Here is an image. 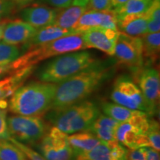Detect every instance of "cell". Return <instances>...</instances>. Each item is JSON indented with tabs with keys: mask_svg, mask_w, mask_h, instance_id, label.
Returning a JSON list of instances; mask_svg holds the SVG:
<instances>
[{
	"mask_svg": "<svg viewBox=\"0 0 160 160\" xmlns=\"http://www.w3.org/2000/svg\"><path fill=\"white\" fill-rule=\"evenodd\" d=\"M115 68L99 61L57 85L51 109L63 108L83 101L113 77Z\"/></svg>",
	"mask_w": 160,
	"mask_h": 160,
	"instance_id": "1",
	"label": "cell"
},
{
	"mask_svg": "<svg viewBox=\"0 0 160 160\" xmlns=\"http://www.w3.org/2000/svg\"><path fill=\"white\" fill-rule=\"evenodd\" d=\"M57 85L45 82H31L21 85L9 101L12 113L22 116H40L51 110Z\"/></svg>",
	"mask_w": 160,
	"mask_h": 160,
	"instance_id": "2",
	"label": "cell"
},
{
	"mask_svg": "<svg viewBox=\"0 0 160 160\" xmlns=\"http://www.w3.org/2000/svg\"><path fill=\"white\" fill-rule=\"evenodd\" d=\"M99 114L93 102L83 100L63 108L51 109L46 119L66 134H72L89 131Z\"/></svg>",
	"mask_w": 160,
	"mask_h": 160,
	"instance_id": "3",
	"label": "cell"
},
{
	"mask_svg": "<svg viewBox=\"0 0 160 160\" xmlns=\"http://www.w3.org/2000/svg\"><path fill=\"white\" fill-rule=\"evenodd\" d=\"M99 60L88 51H75L57 56L37 72L41 82L59 84L95 65Z\"/></svg>",
	"mask_w": 160,
	"mask_h": 160,
	"instance_id": "4",
	"label": "cell"
},
{
	"mask_svg": "<svg viewBox=\"0 0 160 160\" xmlns=\"http://www.w3.org/2000/svg\"><path fill=\"white\" fill-rule=\"evenodd\" d=\"M87 48L82 33L65 36L42 45L31 48L25 54L11 63V71L34 67L36 64L49 58Z\"/></svg>",
	"mask_w": 160,
	"mask_h": 160,
	"instance_id": "5",
	"label": "cell"
},
{
	"mask_svg": "<svg viewBox=\"0 0 160 160\" xmlns=\"http://www.w3.org/2000/svg\"><path fill=\"white\" fill-rule=\"evenodd\" d=\"M7 123L10 137L23 144L37 143L46 133L45 123L39 116H11Z\"/></svg>",
	"mask_w": 160,
	"mask_h": 160,
	"instance_id": "6",
	"label": "cell"
},
{
	"mask_svg": "<svg viewBox=\"0 0 160 160\" xmlns=\"http://www.w3.org/2000/svg\"><path fill=\"white\" fill-rule=\"evenodd\" d=\"M114 103L132 110L144 111L150 117V110L139 86L129 75H120L116 79L111 93Z\"/></svg>",
	"mask_w": 160,
	"mask_h": 160,
	"instance_id": "7",
	"label": "cell"
},
{
	"mask_svg": "<svg viewBox=\"0 0 160 160\" xmlns=\"http://www.w3.org/2000/svg\"><path fill=\"white\" fill-rule=\"evenodd\" d=\"M150 116L145 112L133 119L120 122L116 130V140L130 149L149 146L147 132Z\"/></svg>",
	"mask_w": 160,
	"mask_h": 160,
	"instance_id": "8",
	"label": "cell"
},
{
	"mask_svg": "<svg viewBox=\"0 0 160 160\" xmlns=\"http://www.w3.org/2000/svg\"><path fill=\"white\" fill-rule=\"evenodd\" d=\"M113 56L119 64L128 67L133 73L137 72L145 64L141 37H131L119 32Z\"/></svg>",
	"mask_w": 160,
	"mask_h": 160,
	"instance_id": "9",
	"label": "cell"
},
{
	"mask_svg": "<svg viewBox=\"0 0 160 160\" xmlns=\"http://www.w3.org/2000/svg\"><path fill=\"white\" fill-rule=\"evenodd\" d=\"M68 134L52 127L40 139L39 150L47 160H73V153Z\"/></svg>",
	"mask_w": 160,
	"mask_h": 160,
	"instance_id": "10",
	"label": "cell"
},
{
	"mask_svg": "<svg viewBox=\"0 0 160 160\" xmlns=\"http://www.w3.org/2000/svg\"><path fill=\"white\" fill-rule=\"evenodd\" d=\"M137 73V82L148 105L150 115L157 112L160 94V76L154 68L143 67Z\"/></svg>",
	"mask_w": 160,
	"mask_h": 160,
	"instance_id": "11",
	"label": "cell"
},
{
	"mask_svg": "<svg viewBox=\"0 0 160 160\" xmlns=\"http://www.w3.org/2000/svg\"><path fill=\"white\" fill-rule=\"evenodd\" d=\"M119 33L117 30L96 27L83 32L82 35L87 48H96L113 56Z\"/></svg>",
	"mask_w": 160,
	"mask_h": 160,
	"instance_id": "12",
	"label": "cell"
},
{
	"mask_svg": "<svg viewBox=\"0 0 160 160\" xmlns=\"http://www.w3.org/2000/svg\"><path fill=\"white\" fill-rule=\"evenodd\" d=\"M102 27L117 30V19L114 11H94L87 9L80 17L74 30L77 33H83L92 28Z\"/></svg>",
	"mask_w": 160,
	"mask_h": 160,
	"instance_id": "13",
	"label": "cell"
},
{
	"mask_svg": "<svg viewBox=\"0 0 160 160\" xmlns=\"http://www.w3.org/2000/svg\"><path fill=\"white\" fill-rule=\"evenodd\" d=\"M128 150L115 141H102L91 151L81 153L73 160H128Z\"/></svg>",
	"mask_w": 160,
	"mask_h": 160,
	"instance_id": "14",
	"label": "cell"
},
{
	"mask_svg": "<svg viewBox=\"0 0 160 160\" xmlns=\"http://www.w3.org/2000/svg\"><path fill=\"white\" fill-rule=\"evenodd\" d=\"M59 9L46 5H34L25 8L22 11L23 21L33 26L37 30L53 25Z\"/></svg>",
	"mask_w": 160,
	"mask_h": 160,
	"instance_id": "15",
	"label": "cell"
},
{
	"mask_svg": "<svg viewBox=\"0 0 160 160\" xmlns=\"http://www.w3.org/2000/svg\"><path fill=\"white\" fill-rule=\"evenodd\" d=\"M37 30L23 20L7 22L2 33V42L9 45L25 44L35 34Z\"/></svg>",
	"mask_w": 160,
	"mask_h": 160,
	"instance_id": "16",
	"label": "cell"
},
{
	"mask_svg": "<svg viewBox=\"0 0 160 160\" xmlns=\"http://www.w3.org/2000/svg\"><path fill=\"white\" fill-rule=\"evenodd\" d=\"M148 15L146 12L135 14H128L117 19V28L119 32L140 37L147 33Z\"/></svg>",
	"mask_w": 160,
	"mask_h": 160,
	"instance_id": "17",
	"label": "cell"
},
{
	"mask_svg": "<svg viewBox=\"0 0 160 160\" xmlns=\"http://www.w3.org/2000/svg\"><path fill=\"white\" fill-rule=\"evenodd\" d=\"M79 33L71 29H65L59 26L51 25L37 30L31 39L25 44V48H31L53 41L65 36Z\"/></svg>",
	"mask_w": 160,
	"mask_h": 160,
	"instance_id": "18",
	"label": "cell"
},
{
	"mask_svg": "<svg viewBox=\"0 0 160 160\" xmlns=\"http://www.w3.org/2000/svg\"><path fill=\"white\" fill-rule=\"evenodd\" d=\"M34 67H28L13 71L9 77L0 79V100L11 96L33 72Z\"/></svg>",
	"mask_w": 160,
	"mask_h": 160,
	"instance_id": "19",
	"label": "cell"
},
{
	"mask_svg": "<svg viewBox=\"0 0 160 160\" xmlns=\"http://www.w3.org/2000/svg\"><path fill=\"white\" fill-rule=\"evenodd\" d=\"M68 139L74 157L91 151L102 142V140L89 131L72 133L68 137Z\"/></svg>",
	"mask_w": 160,
	"mask_h": 160,
	"instance_id": "20",
	"label": "cell"
},
{
	"mask_svg": "<svg viewBox=\"0 0 160 160\" xmlns=\"http://www.w3.org/2000/svg\"><path fill=\"white\" fill-rule=\"evenodd\" d=\"M120 122L106 115L99 114L89 129L102 141H115V133Z\"/></svg>",
	"mask_w": 160,
	"mask_h": 160,
	"instance_id": "21",
	"label": "cell"
},
{
	"mask_svg": "<svg viewBox=\"0 0 160 160\" xmlns=\"http://www.w3.org/2000/svg\"><path fill=\"white\" fill-rule=\"evenodd\" d=\"M87 9V6L79 5H71L66 8L59 9L53 25L65 29L73 30L80 17Z\"/></svg>",
	"mask_w": 160,
	"mask_h": 160,
	"instance_id": "22",
	"label": "cell"
},
{
	"mask_svg": "<svg viewBox=\"0 0 160 160\" xmlns=\"http://www.w3.org/2000/svg\"><path fill=\"white\" fill-rule=\"evenodd\" d=\"M102 109L106 116L117 120L119 122L128 121L144 112L128 108L114 102H103L102 105Z\"/></svg>",
	"mask_w": 160,
	"mask_h": 160,
	"instance_id": "23",
	"label": "cell"
},
{
	"mask_svg": "<svg viewBox=\"0 0 160 160\" xmlns=\"http://www.w3.org/2000/svg\"><path fill=\"white\" fill-rule=\"evenodd\" d=\"M142 54L144 60L146 58L150 62H153L157 59L160 49V33H145L142 36Z\"/></svg>",
	"mask_w": 160,
	"mask_h": 160,
	"instance_id": "24",
	"label": "cell"
},
{
	"mask_svg": "<svg viewBox=\"0 0 160 160\" xmlns=\"http://www.w3.org/2000/svg\"><path fill=\"white\" fill-rule=\"evenodd\" d=\"M153 0H128L121 7L113 10L117 19L128 14L141 13L147 11Z\"/></svg>",
	"mask_w": 160,
	"mask_h": 160,
	"instance_id": "25",
	"label": "cell"
},
{
	"mask_svg": "<svg viewBox=\"0 0 160 160\" xmlns=\"http://www.w3.org/2000/svg\"><path fill=\"white\" fill-rule=\"evenodd\" d=\"M0 160H29L10 140L0 139Z\"/></svg>",
	"mask_w": 160,
	"mask_h": 160,
	"instance_id": "26",
	"label": "cell"
},
{
	"mask_svg": "<svg viewBox=\"0 0 160 160\" xmlns=\"http://www.w3.org/2000/svg\"><path fill=\"white\" fill-rule=\"evenodd\" d=\"M147 33L159 32L160 30V0H153L147 11Z\"/></svg>",
	"mask_w": 160,
	"mask_h": 160,
	"instance_id": "27",
	"label": "cell"
},
{
	"mask_svg": "<svg viewBox=\"0 0 160 160\" xmlns=\"http://www.w3.org/2000/svg\"><path fill=\"white\" fill-rule=\"evenodd\" d=\"M20 55L19 48L17 45L0 42V66L11 63Z\"/></svg>",
	"mask_w": 160,
	"mask_h": 160,
	"instance_id": "28",
	"label": "cell"
},
{
	"mask_svg": "<svg viewBox=\"0 0 160 160\" xmlns=\"http://www.w3.org/2000/svg\"><path fill=\"white\" fill-rule=\"evenodd\" d=\"M149 146L157 151L160 150V130L159 125L155 119H149V126L147 132Z\"/></svg>",
	"mask_w": 160,
	"mask_h": 160,
	"instance_id": "29",
	"label": "cell"
},
{
	"mask_svg": "<svg viewBox=\"0 0 160 160\" xmlns=\"http://www.w3.org/2000/svg\"><path fill=\"white\" fill-rule=\"evenodd\" d=\"M9 140L12 143H13L15 145H17V147L25 153V155L29 160H47L42 155L37 153V151H35L34 150L31 148L28 147V145H25V144L20 142L17 141V140L13 139V138L11 137L10 138Z\"/></svg>",
	"mask_w": 160,
	"mask_h": 160,
	"instance_id": "30",
	"label": "cell"
},
{
	"mask_svg": "<svg viewBox=\"0 0 160 160\" xmlns=\"http://www.w3.org/2000/svg\"><path fill=\"white\" fill-rule=\"evenodd\" d=\"M10 138L7 123V109L0 108V139L9 140Z\"/></svg>",
	"mask_w": 160,
	"mask_h": 160,
	"instance_id": "31",
	"label": "cell"
},
{
	"mask_svg": "<svg viewBox=\"0 0 160 160\" xmlns=\"http://www.w3.org/2000/svg\"><path fill=\"white\" fill-rule=\"evenodd\" d=\"M88 9L94 11H109L111 10V0H89L87 5Z\"/></svg>",
	"mask_w": 160,
	"mask_h": 160,
	"instance_id": "32",
	"label": "cell"
},
{
	"mask_svg": "<svg viewBox=\"0 0 160 160\" xmlns=\"http://www.w3.org/2000/svg\"><path fill=\"white\" fill-rule=\"evenodd\" d=\"M15 4L11 0H0V20L8 16L14 8Z\"/></svg>",
	"mask_w": 160,
	"mask_h": 160,
	"instance_id": "33",
	"label": "cell"
},
{
	"mask_svg": "<svg viewBox=\"0 0 160 160\" xmlns=\"http://www.w3.org/2000/svg\"><path fill=\"white\" fill-rule=\"evenodd\" d=\"M73 1V0H40V2L51 6L54 8L62 9L71 6Z\"/></svg>",
	"mask_w": 160,
	"mask_h": 160,
	"instance_id": "34",
	"label": "cell"
},
{
	"mask_svg": "<svg viewBox=\"0 0 160 160\" xmlns=\"http://www.w3.org/2000/svg\"><path fill=\"white\" fill-rule=\"evenodd\" d=\"M128 160H146L143 147L128 151Z\"/></svg>",
	"mask_w": 160,
	"mask_h": 160,
	"instance_id": "35",
	"label": "cell"
},
{
	"mask_svg": "<svg viewBox=\"0 0 160 160\" xmlns=\"http://www.w3.org/2000/svg\"><path fill=\"white\" fill-rule=\"evenodd\" d=\"M146 160H160L159 151L150 146L143 147Z\"/></svg>",
	"mask_w": 160,
	"mask_h": 160,
	"instance_id": "36",
	"label": "cell"
},
{
	"mask_svg": "<svg viewBox=\"0 0 160 160\" xmlns=\"http://www.w3.org/2000/svg\"><path fill=\"white\" fill-rule=\"evenodd\" d=\"M11 71V63L5 65H2L0 66V77L6 73H8Z\"/></svg>",
	"mask_w": 160,
	"mask_h": 160,
	"instance_id": "37",
	"label": "cell"
},
{
	"mask_svg": "<svg viewBox=\"0 0 160 160\" xmlns=\"http://www.w3.org/2000/svg\"><path fill=\"white\" fill-rule=\"evenodd\" d=\"M111 5L112 7L118 8L121 7L122 5H123L124 4L127 2L128 0H111Z\"/></svg>",
	"mask_w": 160,
	"mask_h": 160,
	"instance_id": "38",
	"label": "cell"
},
{
	"mask_svg": "<svg viewBox=\"0 0 160 160\" xmlns=\"http://www.w3.org/2000/svg\"><path fill=\"white\" fill-rule=\"evenodd\" d=\"M89 2V0H73V5L79 6H87Z\"/></svg>",
	"mask_w": 160,
	"mask_h": 160,
	"instance_id": "39",
	"label": "cell"
},
{
	"mask_svg": "<svg viewBox=\"0 0 160 160\" xmlns=\"http://www.w3.org/2000/svg\"><path fill=\"white\" fill-rule=\"evenodd\" d=\"M11 1L18 5H26L32 2L33 0H11Z\"/></svg>",
	"mask_w": 160,
	"mask_h": 160,
	"instance_id": "40",
	"label": "cell"
},
{
	"mask_svg": "<svg viewBox=\"0 0 160 160\" xmlns=\"http://www.w3.org/2000/svg\"><path fill=\"white\" fill-rule=\"evenodd\" d=\"M7 20H4V21L1 22H0V40L2 39V33H3V31L4 28H5V26L7 23Z\"/></svg>",
	"mask_w": 160,
	"mask_h": 160,
	"instance_id": "41",
	"label": "cell"
}]
</instances>
